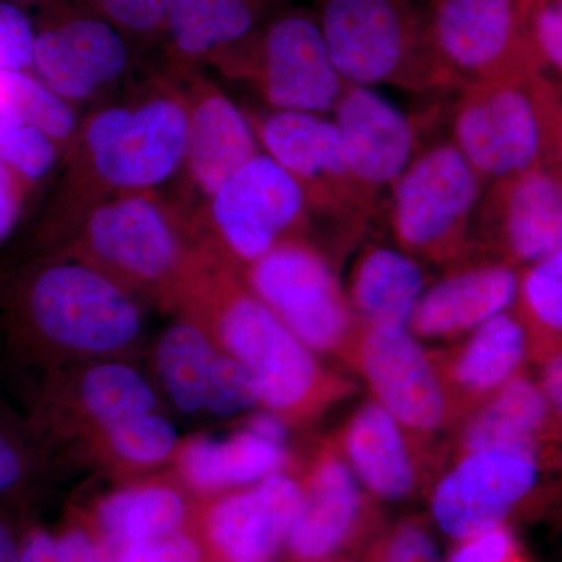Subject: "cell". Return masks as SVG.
<instances>
[{"label": "cell", "mask_w": 562, "mask_h": 562, "mask_svg": "<svg viewBox=\"0 0 562 562\" xmlns=\"http://www.w3.org/2000/svg\"><path fill=\"white\" fill-rule=\"evenodd\" d=\"M516 305L530 335L531 361L562 346V247L520 277Z\"/></svg>", "instance_id": "obj_32"}, {"label": "cell", "mask_w": 562, "mask_h": 562, "mask_svg": "<svg viewBox=\"0 0 562 562\" xmlns=\"http://www.w3.org/2000/svg\"><path fill=\"white\" fill-rule=\"evenodd\" d=\"M198 224L213 249L239 272L294 236H308L312 214L301 184L266 151L214 191Z\"/></svg>", "instance_id": "obj_12"}, {"label": "cell", "mask_w": 562, "mask_h": 562, "mask_svg": "<svg viewBox=\"0 0 562 562\" xmlns=\"http://www.w3.org/2000/svg\"><path fill=\"white\" fill-rule=\"evenodd\" d=\"M3 88L5 109L49 136L65 155L80 127L77 106L50 90L33 72H3Z\"/></svg>", "instance_id": "obj_33"}, {"label": "cell", "mask_w": 562, "mask_h": 562, "mask_svg": "<svg viewBox=\"0 0 562 562\" xmlns=\"http://www.w3.org/2000/svg\"><path fill=\"white\" fill-rule=\"evenodd\" d=\"M173 74L181 81L188 103L187 154L176 199L198 221L214 191L262 149L249 114L205 69Z\"/></svg>", "instance_id": "obj_20"}, {"label": "cell", "mask_w": 562, "mask_h": 562, "mask_svg": "<svg viewBox=\"0 0 562 562\" xmlns=\"http://www.w3.org/2000/svg\"><path fill=\"white\" fill-rule=\"evenodd\" d=\"M194 505V495L166 469L121 482L94 502L87 519L99 539L120 553L127 543L188 530Z\"/></svg>", "instance_id": "obj_29"}, {"label": "cell", "mask_w": 562, "mask_h": 562, "mask_svg": "<svg viewBox=\"0 0 562 562\" xmlns=\"http://www.w3.org/2000/svg\"><path fill=\"white\" fill-rule=\"evenodd\" d=\"M41 255L87 262L140 303L176 316L194 281L220 254L176 198L146 191L91 206Z\"/></svg>", "instance_id": "obj_4"}, {"label": "cell", "mask_w": 562, "mask_h": 562, "mask_svg": "<svg viewBox=\"0 0 562 562\" xmlns=\"http://www.w3.org/2000/svg\"><path fill=\"white\" fill-rule=\"evenodd\" d=\"M0 2L13 3V5L21 7V9L35 11L36 13V11L47 9V7L63 2V0H0Z\"/></svg>", "instance_id": "obj_47"}, {"label": "cell", "mask_w": 562, "mask_h": 562, "mask_svg": "<svg viewBox=\"0 0 562 562\" xmlns=\"http://www.w3.org/2000/svg\"><path fill=\"white\" fill-rule=\"evenodd\" d=\"M432 35L458 90L514 80L536 50L531 20L536 0H427Z\"/></svg>", "instance_id": "obj_16"}, {"label": "cell", "mask_w": 562, "mask_h": 562, "mask_svg": "<svg viewBox=\"0 0 562 562\" xmlns=\"http://www.w3.org/2000/svg\"><path fill=\"white\" fill-rule=\"evenodd\" d=\"M180 441L176 428L160 412L135 414L88 436L63 461L128 482L171 468Z\"/></svg>", "instance_id": "obj_31"}, {"label": "cell", "mask_w": 562, "mask_h": 562, "mask_svg": "<svg viewBox=\"0 0 562 562\" xmlns=\"http://www.w3.org/2000/svg\"><path fill=\"white\" fill-rule=\"evenodd\" d=\"M452 143L484 181L508 179L535 168L541 116L516 80L469 85L454 105Z\"/></svg>", "instance_id": "obj_18"}, {"label": "cell", "mask_w": 562, "mask_h": 562, "mask_svg": "<svg viewBox=\"0 0 562 562\" xmlns=\"http://www.w3.org/2000/svg\"><path fill=\"white\" fill-rule=\"evenodd\" d=\"M20 541L13 524L0 513V562L20 561Z\"/></svg>", "instance_id": "obj_46"}, {"label": "cell", "mask_w": 562, "mask_h": 562, "mask_svg": "<svg viewBox=\"0 0 562 562\" xmlns=\"http://www.w3.org/2000/svg\"><path fill=\"white\" fill-rule=\"evenodd\" d=\"M427 288L422 262L412 255L368 246L351 266L346 292L358 327H409Z\"/></svg>", "instance_id": "obj_30"}, {"label": "cell", "mask_w": 562, "mask_h": 562, "mask_svg": "<svg viewBox=\"0 0 562 562\" xmlns=\"http://www.w3.org/2000/svg\"><path fill=\"white\" fill-rule=\"evenodd\" d=\"M176 317L198 325L243 364L260 387L261 408L290 428L306 427L357 392L325 366L217 255L194 281Z\"/></svg>", "instance_id": "obj_3"}, {"label": "cell", "mask_w": 562, "mask_h": 562, "mask_svg": "<svg viewBox=\"0 0 562 562\" xmlns=\"http://www.w3.org/2000/svg\"><path fill=\"white\" fill-rule=\"evenodd\" d=\"M561 144H562V127H561Z\"/></svg>", "instance_id": "obj_51"}, {"label": "cell", "mask_w": 562, "mask_h": 562, "mask_svg": "<svg viewBox=\"0 0 562 562\" xmlns=\"http://www.w3.org/2000/svg\"><path fill=\"white\" fill-rule=\"evenodd\" d=\"M484 183L452 140L416 155L391 188V227L398 249L447 269L469 260Z\"/></svg>", "instance_id": "obj_7"}, {"label": "cell", "mask_w": 562, "mask_h": 562, "mask_svg": "<svg viewBox=\"0 0 562 562\" xmlns=\"http://www.w3.org/2000/svg\"><path fill=\"white\" fill-rule=\"evenodd\" d=\"M63 158L60 147L10 110H0V169L25 191L46 179Z\"/></svg>", "instance_id": "obj_34"}, {"label": "cell", "mask_w": 562, "mask_h": 562, "mask_svg": "<svg viewBox=\"0 0 562 562\" xmlns=\"http://www.w3.org/2000/svg\"><path fill=\"white\" fill-rule=\"evenodd\" d=\"M40 375L25 424L52 468L114 422L160 412V392L131 361L80 362Z\"/></svg>", "instance_id": "obj_9"}, {"label": "cell", "mask_w": 562, "mask_h": 562, "mask_svg": "<svg viewBox=\"0 0 562 562\" xmlns=\"http://www.w3.org/2000/svg\"><path fill=\"white\" fill-rule=\"evenodd\" d=\"M325 562H360V560H358V558L341 557V558H335V560L325 561Z\"/></svg>", "instance_id": "obj_50"}, {"label": "cell", "mask_w": 562, "mask_h": 562, "mask_svg": "<svg viewBox=\"0 0 562 562\" xmlns=\"http://www.w3.org/2000/svg\"><path fill=\"white\" fill-rule=\"evenodd\" d=\"M0 328L11 357L40 372L131 361L143 349V303L87 262L27 255L0 276Z\"/></svg>", "instance_id": "obj_2"}, {"label": "cell", "mask_w": 562, "mask_h": 562, "mask_svg": "<svg viewBox=\"0 0 562 562\" xmlns=\"http://www.w3.org/2000/svg\"><path fill=\"white\" fill-rule=\"evenodd\" d=\"M150 54L160 55L172 0H79Z\"/></svg>", "instance_id": "obj_37"}, {"label": "cell", "mask_w": 562, "mask_h": 562, "mask_svg": "<svg viewBox=\"0 0 562 562\" xmlns=\"http://www.w3.org/2000/svg\"><path fill=\"white\" fill-rule=\"evenodd\" d=\"M54 541L60 562H116L117 553L99 539L83 513L72 514Z\"/></svg>", "instance_id": "obj_41"}, {"label": "cell", "mask_w": 562, "mask_h": 562, "mask_svg": "<svg viewBox=\"0 0 562 562\" xmlns=\"http://www.w3.org/2000/svg\"><path fill=\"white\" fill-rule=\"evenodd\" d=\"M531 31L538 55L562 72V0H536Z\"/></svg>", "instance_id": "obj_42"}, {"label": "cell", "mask_w": 562, "mask_h": 562, "mask_svg": "<svg viewBox=\"0 0 562 562\" xmlns=\"http://www.w3.org/2000/svg\"><path fill=\"white\" fill-rule=\"evenodd\" d=\"M535 380L562 420V346L543 351L531 361Z\"/></svg>", "instance_id": "obj_43"}, {"label": "cell", "mask_w": 562, "mask_h": 562, "mask_svg": "<svg viewBox=\"0 0 562 562\" xmlns=\"http://www.w3.org/2000/svg\"><path fill=\"white\" fill-rule=\"evenodd\" d=\"M299 0H172L160 58L172 72L220 70Z\"/></svg>", "instance_id": "obj_24"}, {"label": "cell", "mask_w": 562, "mask_h": 562, "mask_svg": "<svg viewBox=\"0 0 562 562\" xmlns=\"http://www.w3.org/2000/svg\"><path fill=\"white\" fill-rule=\"evenodd\" d=\"M447 453L505 447L562 464V420L535 376L524 372L450 432Z\"/></svg>", "instance_id": "obj_27"}, {"label": "cell", "mask_w": 562, "mask_h": 562, "mask_svg": "<svg viewBox=\"0 0 562 562\" xmlns=\"http://www.w3.org/2000/svg\"><path fill=\"white\" fill-rule=\"evenodd\" d=\"M360 562H443L427 516L412 514L384 522L362 550Z\"/></svg>", "instance_id": "obj_36"}, {"label": "cell", "mask_w": 562, "mask_h": 562, "mask_svg": "<svg viewBox=\"0 0 562 562\" xmlns=\"http://www.w3.org/2000/svg\"><path fill=\"white\" fill-rule=\"evenodd\" d=\"M331 436L358 482L380 503L425 497L449 458L446 443L422 442L373 398Z\"/></svg>", "instance_id": "obj_21"}, {"label": "cell", "mask_w": 562, "mask_h": 562, "mask_svg": "<svg viewBox=\"0 0 562 562\" xmlns=\"http://www.w3.org/2000/svg\"><path fill=\"white\" fill-rule=\"evenodd\" d=\"M18 562H60L55 550L54 536L38 525L29 527L21 535Z\"/></svg>", "instance_id": "obj_45"}, {"label": "cell", "mask_w": 562, "mask_h": 562, "mask_svg": "<svg viewBox=\"0 0 562 562\" xmlns=\"http://www.w3.org/2000/svg\"><path fill=\"white\" fill-rule=\"evenodd\" d=\"M217 72L250 83L272 111L333 113L347 81L336 69L312 5L280 11Z\"/></svg>", "instance_id": "obj_11"}, {"label": "cell", "mask_w": 562, "mask_h": 562, "mask_svg": "<svg viewBox=\"0 0 562 562\" xmlns=\"http://www.w3.org/2000/svg\"><path fill=\"white\" fill-rule=\"evenodd\" d=\"M0 110H5V88H3V70H0Z\"/></svg>", "instance_id": "obj_49"}, {"label": "cell", "mask_w": 562, "mask_h": 562, "mask_svg": "<svg viewBox=\"0 0 562 562\" xmlns=\"http://www.w3.org/2000/svg\"><path fill=\"white\" fill-rule=\"evenodd\" d=\"M36 25L31 11L0 2V70L33 72Z\"/></svg>", "instance_id": "obj_38"}, {"label": "cell", "mask_w": 562, "mask_h": 562, "mask_svg": "<svg viewBox=\"0 0 562 562\" xmlns=\"http://www.w3.org/2000/svg\"><path fill=\"white\" fill-rule=\"evenodd\" d=\"M188 140L181 81L161 60L81 117L61 176L27 255L49 251L91 206L117 195L161 191L180 177Z\"/></svg>", "instance_id": "obj_1"}, {"label": "cell", "mask_w": 562, "mask_h": 562, "mask_svg": "<svg viewBox=\"0 0 562 562\" xmlns=\"http://www.w3.org/2000/svg\"><path fill=\"white\" fill-rule=\"evenodd\" d=\"M239 273L313 353L342 364L357 321L333 262L310 236L284 239Z\"/></svg>", "instance_id": "obj_10"}, {"label": "cell", "mask_w": 562, "mask_h": 562, "mask_svg": "<svg viewBox=\"0 0 562 562\" xmlns=\"http://www.w3.org/2000/svg\"><path fill=\"white\" fill-rule=\"evenodd\" d=\"M35 25L33 74L77 109L109 101L154 61L79 0L36 11Z\"/></svg>", "instance_id": "obj_8"}, {"label": "cell", "mask_w": 562, "mask_h": 562, "mask_svg": "<svg viewBox=\"0 0 562 562\" xmlns=\"http://www.w3.org/2000/svg\"><path fill=\"white\" fill-rule=\"evenodd\" d=\"M151 368L162 395L188 416L231 417L261 406L254 375L183 317L158 336Z\"/></svg>", "instance_id": "obj_19"}, {"label": "cell", "mask_w": 562, "mask_h": 562, "mask_svg": "<svg viewBox=\"0 0 562 562\" xmlns=\"http://www.w3.org/2000/svg\"><path fill=\"white\" fill-rule=\"evenodd\" d=\"M431 357L460 424L527 372L531 364L530 335L519 314L509 310L452 346L431 350Z\"/></svg>", "instance_id": "obj_23"}, {"label": "cell", "mask_w": 562, "mask_h": 562, "mask_svg": "<svg viewBox=\"0 0 562 562\" xmlns=\"http://www.w3.org/2000/svg\"><path fill=\"white\" fill-rule=\"evenodd\" d=\"M562 247V181L530 169L497 180L483 195L472 228L471 258L536 265Z\"/></svg>", "instance_id": "obj_22"}, {"label": "cell", "mask_w": 562, "mask_h": 562, "mask_svg": "<svg viewBox=\"0 0 562 562\" xmlns=\"http://www.w3.org/2000/svg\"><path fill=\"white\" fill-rule=\"evenodd\" d=\"M303 506L297 471L241 490L195 498L191 530L213 562H272Z\"/></svg>", "instance_id": "obj_17"}, {"label": "cell", "mask_w": 562, "mask_h": 562, "mask_svg": "<svg viewBox=\"0 0 562 562\" xmlns=\"http://www.w3.org/2000/svg\"><path fill=\"white\" fill-rule=\"evenodd\" d=\"M342 364L422 442L442 446L439 436L457 427L431 350L408 327H358Z\"/></svg>", "instance_id": "obj_15"}, {"label": "cell", "mask_w": 562, "mask_h": 562, "mask_svg": "<svg viewBox=\"0 0 562 562\" xmlns=\"http://www.w3.org/2000/svg\"><path fill=\"white\" fill-rule=\"evenodd\" d=\"M547 516L552 517L554 525H557L558 535H560L562 542V494L560 501L557 502V505L550 509V513Z\"/></svg>", "instance_id": "obj_48"}, {"label": "cell", "mask_w": 562, "mask_h": 562, "mask_svg": "<svg viewBox=\"0 0 562 562\" xmlns=\"http://www.w3.org/2000/svg\"><path fill=\"white\" fill-rule=\"evenodd\" d=\"M443 562H527L513 527H498L452 542Z\"/></svg>", "instance_id": "obj_40"}, {"label": "cell", "mask_w": 562, "mask_h": 562, "mask_svg": "<svg viewBox=\"0 0 562 562\" xmlns=\"http://www.w3.org/2000/svg\"><path fill=\"white\" fill-rule=\"evenodd\" d=\"M562 494V464L541 454L484 447L450 454L425 494L428 519L450 542L525 517L547 516Z\"/></svg>", "instance_id": "obj_6"}, {"label": "cell", "mask_w": 562, "mask_h": 562, "mask_svg": "<svg viewBox=\"0 0 562 562\" xmlns=\"http://www.w3.org/2000/svg\"><path fill=\"white\" fill-rule=\"evenodd\" d=\"M514 266L490 258H469L447 269L422 295L409 322L419 339L458 341L484 322L509 312L519 295Z\"/></svg>", "instance_id": "obj_25"}, {"label": "cell", "mask_w": 562, "mask_h": 562, "mask_svg": "<svg viewBox=\"0 0 562 562\" xmlns=\"http://www.w3.org/2000/svg\"><path fill=\"white\" fill-rule=\"evenodd\" d=\"M25 192L20 181L0 169V243L16 227Z\"/></svg>", "instance_id": "obj_44"}, {"label": "cell", "mask_w": 562, "mask_h": 562, "mask_svg": "<svg viewBox=\"0 0 562 562\" xmlns=\"http://www.w3.org/2000/svg\"><path fill=\"white\" fill-rule=\"evenodd\" d=\"M303 506L283 553L288 562H325L360 558L386 522L380 502L358 482L333 436L314 442L299 458Z\"/></svg>", "instance_id": "obj_14"}, {"label": "cell", "mask_w": 562, "mask_h": 562, "mask_svg": "<svg viewBox=\"0 0 562 562\" xmlns=\"http://www.w3.org/2000/svg\"><path fill=\"white\" fill-rule=\"evenodd\" d=\"M312 9L347 83L419 94L458 88L436 46L427 0H313Z\"/></svg>", "instance_id": "obj_5"}, {"label": "cell", "mask_w": 562, "mask_h": 562, "mask_svg": "<svg viewBox=\"0 0 562 562\" xmlns=\"http://www.w3.org/2000/svg\"><path fill=\"white\" fill-rule=\"evenodd\" d=\"M333 116L351 171L382 199L416 157L413 121L380 92L360 85H347Z\"/></svg>", "instance_id": "obj_26"}, {"label": "cell", "mask_w": 562, "mask_h": 562, "mask_svg": "<svg viewBox=\"0 0 562 562\" xmlns=\"http://www.w3.org/2000/svg\"><path fill=\"white\" fill-rule=\"evenodd\" d=\"M249 117L262 151L301 184L312 221L358 233L379 213L380 199L351 171L335 122L295 111Z\"/></svg>", "instance_id": "obj_13"}, {"label": "cell", "mask_w": 562, "mask_h": 562, "mask_svg": "<svg viewBox=\"0 0 562 562\" xmlns=\"http://www.w3.org/2000/svg\"><path fill=\"white\" fill-rule=\"evenodd\" d=\"M290 446L258 435L246 425L225 439H181L169 471L195 498L213 497L260 483L281 472L297 471Z\"/></svg>", "instance_id": "obj_28"}, {"label": "cell", "mask_w": 562, "mask_h": 562, "mask_svg": "<svg viewBox=\"0 0 562 562\" xmlns=\"http://www.w3.org/2000/svg\"><path fill=\"white\" fill-rule=\"evenodd\" d=\"M49 458L33 438L25 419L0 406V502L18 501L49 475Z\"/></svg>", "instance_id": "obj_35"}, {"label": "cell", "mask_w": 562, "mask_h": 562, "mask_svg": "<svg viewBox=\"0 0 562 562\" xmlns=\"http://www.w3.org/2000/svg\"><path fill=\"white\" fill-rule=\"evenodd\" d=\"M116 562H205L202 543L191 528L165 538L122 547Z\"/></svg>", "instance_id": "obj_39"}]
</instances>
